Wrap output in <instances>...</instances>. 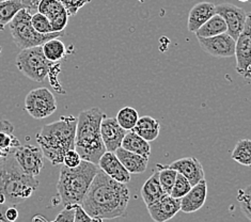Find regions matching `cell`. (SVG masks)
Returning a JSON list of instances; mask_svg holds the SVG:
<instances>
[{
    "label": "cell",
    "instance_id": "1",
    "mask_svg": "<svg viewBox=\"0 0 251 222\" xmlns=\"http://www.w3.org/2000/svg\"><path fill=\"white\" fill-rule=\"evenodd\" d=\"M129 197L126 184L115 181L100 170L80 205L91 218L115 219L125 215Z\"/></svg>",
    "mask_w": 251,
    "mask_h": 222
},
{
    "label": "cell",
    "instance_id": "2",
    "mask_svg": "<svg viewBox=\"0 0 251 222\" xmlns=\"http://www.w3.org/2000/svg\"><path fill=\"white\" fill-rule=\"evenodd\" d=\"M77 118L61 117L56 122L46 124L37 135V142L44 157L53 166L63 164L67 152L75 149Z\"/></svg>",
    "mask_w": 251,
    "mask_h": 222
},
{
    "label": "cell",
    "instance_id": "3",
    "mask_svg": "<svg viewBox=\"0 0 251 222\" xmlns=\"http://www.w3.org/2000/svg\"><path fill=\"white\" fill-rule=\"evenodd\" d=\"M105 113L98 107L83 110L77 118L75 151L82 160L98 165L101 156L106 153L100 135L101 120Z\"/></svg>",
    "mask_w": 251,
    "mask_h": 222
},
{
    "label": "cell",
    "instance_id": "4",
    "mask_svg": "<svg viewBox=\"0 0 251 222\" xmlns=\"http://www.w3.org/2000/svg\"><path fill=\"white\" fill-rule=\"evenodd\" d=\"M100 170L99 165L86 160H81L80 165L76 168L62 165L57 191L65 206L80 205Z\"/></svg>",
    "mask_w": 251,
    "mask_h": 222
},
{
    "label": "cell",
    "instance_id": "5",
    "mask_svg": "<svg viewBox=\"0 0 251 222\" xmlns=\"http://www.w3.org/2000/svg\"><path fill=\"white\" fill-rule=\"evenodd\" d=\"M39 187V181L34 176L24 172L14 155L10 154L0 165V193L5 202L16 205L29 199Z\"/></svg>",
    "mask_w": 251,
    "mask_h": 222
},
{
    "label": "cell",
    "instance_id": "6",
    "mask_svg": "<svg viewBox=\"0 0 251 222\" xmlns=\"http://www.w3.org/2000/svg\"><path fill=\"white\" fill-rule=\"evenodd\" d=\"M31 12L27 9H22L14 19L9 24L10 31L15 45L21 50L32 49V47L43 46L46 42L52 39L64 37V31L51 32L49 34H41L31 25Z\"/></svg>",
    "mask_w": 251,
    "mask_h": 222
},
{
    "label": "cell",
    "instance_id": "7",
    "mask_svg": "<svg viewBox=\"0 0 251 222\" xmlns=\"http://www.w3.org/2000/svg\"><path fill=\"white\" fill-rule=\"evenodd\" d=\"M55 64L46 59L42 46L23 49L16 57L17 69L29 79L37 82H43Z\"/></svg>",
    "mask_w": 251,
    "mask_h": 222
},
{
    "label": "cell",
    "instance_id": "8",
    "mask_svg": "<svg viewBox=\"0 0 251 222\" xmlns=\"http://www.w3.org/2000/svg\"><path fill=\"white\" fill-rule=\"evenodd\" d=\"M25 109L35 120H43L57 110V101L47 88H38L27 94Z\"/></svg>",
    "mask_w": 251,
    "mask_h": 222
},
{
    "label": "cell",
    "instance_id": "9",
    "mask_svg": "<svg viewBox=\"0 0 251 222\" xmlns=\"http://www.w3.org/2000/svg\"><path fill=\"white\" fill-rule=\"evenodd\" d=\"M14 157L24 172L30 176H37L44 167V155L40 147L21 146L14 152Z\"/></svg>",
    "mask_w": 251,
    "mask_h": 222
},
{
    "label": "cell",
    "instance_id": "10",
    "mask_svg": "<svg viewBox=\"0 0 251 222\" xmlns=\"http://www.w3.org/2000/svg\"><path fill=\"white\" fill-rule=\"evenodd\" d=\"M216 13L225 20L228 27L226 33L236 41L242 33L247 20L246 11L233 3H221L216 5Z\"/></svg>",
    "mask_w": 251,
    "mask_h": 222
},
{
    "label": "cell",
    "instance_id": "11",
    "mask_svg": "<svg viewBox=\"0 0 251 222\" xmlns=\"http://www.w3.org/2000/svg\"><path fill=\"white\" fill-rule=\"evenodd\" d=\"M201 49L215 58H230L235 56L236 41L228 33L212 38H197Z\"/></svg>",
    "mask_w": 251,
    "mask_h": 222
},
{
    "label": "cell",
    "instance_id": "12",
    "mask_svg": "<svg viewBox=\"0 0 251 222\" xmlns=\"http://www.w3.org/2000/svg\"><path fill=\"white\" fill-rule=\"evenodd\" d=\"M235 58L236 72L244 77L251 63V13L247 14L245 27L236 40Z\"/></svg>",
    "mask_w": 251,
    "mask_h": 222
},
{
    "label": "cell",
    "instance_id": "13",
    "mask_svg": "<svg viewBox=\"0 0 251 222\" xmlns=\"http://www.w3.org/2000/svg\"><path fill=\"white\" fill-rule=\"evenodd\" d=\"M38 12L45 15L51 24L53 32L64 31L69 23V13L60 0H41Z\"/></svg>",
    "mask_w": 251,
    "mask_h": 222
},
{
    "label": "cell",
    "instance_id": "14",
    "mask_svg": "<svg viewBox=\"0 0 251 222\" xmlns=\"http://www.w3.org/2000/svg\"><path fill=\"white\" fill-rule=\"evenodd\" d=\"M127 131L122 128L116 118L105 117L100 123V135L106 152L115 153L121 147L122 141Z\"/></svg>",
    "mask_w": 251,
    "mask_h": 222
},
{
    "label": "cell",
    "instance_id": "15",
    "mask_svg": "<svg viewBox=\"0 0 251 222\" xmlns=\"http://www.w3.org/2000/svg\"><path fill=\"white\" fill-rule=\"evenodd\" d=\"M147 207L151 218L155 222H167L181 211V199L165 195L161 199Z\"/></svg>",
    "mask_w": 251,
    "mask_h": 222
},
{
    "label": "cell",
    "instance_id": "16",
    "mask_svg": "<svg viewBox=\"0 0 251 222\" xmlns=\"http://www.w3.org/2000/svg\"><path fill=\"white\" fill-rule=\"evenodd\" d=\"M169 169L176 170L177 173L186 177L191 186H195L204 179V170L200 161L194 156L180 158L172 161L171 164L166 165Z\"/></svg>",
    "mask_w": 251,
    "mask_h": 222
},
{
    "label": "cell",
    "instance_id": "17",
    "mask_svg": "<svg viewBox=\"0 0 251 222\" xmlns=\"http://www.w3.org/2000/svg\"><path fill=\"white\" fill-rule=\"evenodd\" d=\"M98 165L101 171L105 172L107 175L115 179V181L122 184L129 183L130 173L125 169L115 153L106 152L100 157Z\"/></svg>",
    "mask_w": 251,
    "mask_h": 222
},
{
    "label": "cell",
    "instance_id": "18",
    "mask_svg": "<svg viewBox=\"0 0 251 222\" xmlns=\"http://www.w3.org/2000/svg\"><path fill=\"white\" fill-rule=\"evenodd\" d=\"M207 197V185L205 178L193 186L189 193L181 199V211L186 214L198 212L205 204Z\"/></svg>",
    "mask_w": 251,
    "mask_h": 222
},
{
    "label": "cell",
    "instance_id": "19",
    "mask_svg": "<svg viewBox=\"0 0 251 222\" xmlns=\"http://www.w3.org/2000/svg\"><path fill=\"white\" fill-rule=\"evenodd\" d=\"M216 14V5L212 2L202 1L190 9L187 21L189 32H196L201 26Z\"/></svg>",
    "mask_w": 251,
    "mask_h": 222
},
{
    "label": "cell",
    "instance_id": "20",
    "mask_svg": "<svg viewBox=\"0 0 251 222\" xmlns=\"http://www.w3.org/2000/svg\"><path fill=\"white\" fill-rule=\"evenodd\" d=\"M115 154L117 155L119 160L121 161L125 169L130 174H139L146 172L149 164L148 157H143L141 155L126 151V149H124L121 147L117 149Z\"/></svg>",
    "mask_w": 251,
    "mask_h": 222
},
{
    "label": "cell",
    "instance_id": "21",
    "mask_svg": "<svg viewBox=\"0 0 251 222\" xmlns=\"http://www.w3.org/2000/svg\"><path fill=\"white\" fill-rule=\"evenodd\" d=\"M158 174L159 172L156 169V171H154L152 175L147 179V182L143 184L141 188V197L147 206L151 205L167 195L161 187Z\"/></svg>",
    "mask_w": 251,
    "mask_h": 222
},
{
    "label": "cell",
    "instance_id": "22",
    "mask_svg": "<svg viewBox=\"0 0 251 222\" xmlns=\"http://www.w3.org/2000/svg\"><path fill=\"white\" fill-rule=\"evenodd\" d=\"M133 131L143 138L146 141L152 142L156 140L159 136L160 124L158 120L150 116H145L139 118L138 122H137L136 126L133 128Z\"/></svg>",
    "mask_w": 251,
    "mask_h": 222
},
{
    "label": "cell",
    "instance_id": "23",
    "mask_svg": "<svg viewBox=\"0 0 251 222\" xmlns=\"http://www.w3.org/2000/svg\"><path fill=\"white\" fill-rule=\"evenodd\" d=\"M14 126L7 120H0V149L8 156L14 154L15 149L21 147V142L13 134Z\"/></svg>",
    "mask_w": 251,
    "mask_h": 222
},
{
    "label": "cell",
    "instance_id": "24",
    "mask_svg": "<svg viewBox=\"0 0 251 222\" xmlns=\"http://www.w3.org/2000/svg\"><path fill=\"white\" fill-rule=\"evenodd\" d=\"M121 148L131 153L138 154L143 156V157H150L151 155V146L150 142L146 141L143 138L134 133L133 130H129L125 135L122 141Z\"/></svg>",
    "mask_w": 251,
    "mask_h": 222
},
{
    "label": "cell",
    "instance_id": "25",
    "mask_svg": "<svg viewBox=\"0 0 251 222\" xmlns=\"http://www.w3.org/2000/svg\"><path fill=\"white\" fill-rule=\"evenodd\" d=\"M226 31H228V27H226L225 20L216 13L204 25L197 30L195 33L197 38H212L219 34L226 33Z\"/></svg>",
    "mask_w": 251,
    "mask_h": 222
},
{
    "label": "cell",
    "instance_id": "26",
    "mask_svg": "<svg viewBox=\"0 0 251 222\" xmlns=\"http://www.w3.org/2000/svg\"><path fill=\"white\" fill-rule=\"evenodd\" d=\"M22 9H25V7L17 0H2V1H0V31H3L5 26L9 25Z\"/></svg>",
    "mask_w": 251,
    "mask_h": 222
},
{
    "label": "cell",
    "instance_id": "27",
    "mask_svg": "<svg viewBox=\"0 0 251 222\" xmlns=\"http://www.w3.org/2000/svg\"><path fill=\"white\" fill-rule=\"evenodd\" d=\"M44 56L49 61L57 63L68 55L67 47L59 39H52L42 46Z\"/></svg>",
    "mask_w": 251,
    "mask_h": 222
},
{
    "label": "cell",
    "instance_id": "28",
    "mask_svg": "<svg viewBox=\"0 0 251 222\" xmlns=\"http://www.w3.org/2000/svg\"><path fill=\"white\" fill-rule=\"evenodd\" d=\"M231 158L242 166L251 165V140L242 139L236 143V146L231 153Z\"/></svg>",
    "mask_w": 251,
    "mask_h": 222
},
{
    "label": "cell",
    "instance_id": "29",
    "mask_svg": "<svg viewBox=\"0 0 251 222\" xmlns=\"http://www.w3.org/2000/svg\"><path fill=\"white\" fill-rule=\"evenodd\" d=\"M116 119L122 128H124L126 131H129L133 130L137 122H138L139 115L138 111H137L135 108L127 106L122 108V109L118 112Z\"/></svg>",
    "mask_w": 251,
    "mask_h": 222
},
{
    "label": "cell",
    "instance_id": "30",
    "mask_svg": "<svg viewBox=\"0 0 251 222\" xmlns=\"http://www.w3.org/2000/svg\"><path fill=\"white\" fill-rule=\"evenodd\" d=\"M157 170L159 172L158 177L161 187H163L164 191L167 195H170L173 185L176 183V179L177 176V172L176 170L169 169L166 165H160L158 164L156 166Z\"/></svg>",
    "mask_w": 251,
    "mask_h": 222
},
{
    "label": "cell",
    "instance_id": "31",
    "mask_svg": "<svg viewBox=\"0 0 251 222\" xmlns=\"http://www.w3.org/2000/svg\"><path fill=\"white\" fill-rule=\"evenodd\" d=\"M191 188H193V186H191L188 179L183 176L182 174L177 173L176 183L173 185L170 196L176 197V199H182L184 196H186L189 193Z\"/></svg>",
    "mask_w": 251,
    "mask_h": 222
},
{
    "label": "cell",
    "instance_id": "32",
    "mask_svg": "<svg viewBox=\"0 0 251 222\" xmlns=\"http://www.w3.org/2000/svg\"><path fill=\"white\" fill-rule=\"evenodd\" d=\"M237 201L241 205L242 213L251 221V185L238 190Z\"/></svg>",
    "mask_w": 251,
    "mask_h": 222
},
{
    "label": "cell",
    "instance_id": "33",
    "mask_svg": "<svg viewBox=\"0 0 251 222\" xmlns=\"http://www.w3.org/2000/svg\"><path fill=\"white\" fill-rule=\"evenodd\" d=\"M31 25L35 29V31H38L41 34H49L53 32L50 22L45 15L41 14L40 12L32 14Z\"/></svg>",
    "mask_w": 251,
    "mask_h": 222
},
{
    "label": "cell",
    "instance_id": "34",
    "mask_svg": "<svg viewBox=\"0 0 251 222\" xmlns=\"http://www.w3.org/2000/svg\"><path fill=\"white\" fill-rule=\"evenodd\" d=\"M60 2L67 9L69 15L74 16L78 13V11L82 7H85L87 3L91 2V0H60Z\"/></svg>",
    "mask_w": 251,
    "mask_h": 222
},
{
    "label": "cell",
    "instance_id": "35",
    "mask_svg": "<svg viewBox=\"0 0 251 222\" xmlns=\"http://www.w3.org/2000/svg\"><path fill=\"white\" fill-rule=\"evenodd\" d=\"M81 157L79 154L77 153L75 149H71V151L67 152L63 157V164L64 166H67L69 168H76L78 167L81 163Z\"/></svg>",
    "mask_w": 251,
    "mask_h": 222
},
{
    "label": "cell",
    "instance_id": "36",
    "mask_svg": "<svg viewBox=\"0 0 251 222\" xmlns=\"http://www.w3.org/2000/svg\"><path fill=\"white\" fill-rule=\"evenodd\" d=\"M75 220V205L65 206L64 209L58 214L56 220L53 222H74Z\"/></svg>",
    "mask_w": 251,
    "mask_h": 222
},
{
    "label": "cell",
    "instance_id": "37",
    "mask_svg": "<svg viewBox=\"0 0 251 222\" xmlns=\"http://www.w3.org/2000/svg\"><path fill=\"white\" fill-rule=\"evenodd\" d=\"M93 218L89 216L81 205H75V220L74 222H92Z\"/></svg>",
    "mask_w": 251,
    "mask_h": 222
},
{
    "label": "cell",
    "instance_id": "38",
    "mask_svg": "<svg viewBox=\"0 0 251 222\" xmlns=\"http://www.w3.org/2000/svg\"><path fill=\"white\" fill-rule=\"evenodd\" d=\"M0 1H2V0H0ZM17 1L21 2L25 9L29 10V11H32V10H38V5L40 3L41 0H17Z\"/></svg>",
    "mask_w": 251,
    "mask_h": 222
},
{
    "label": "cell",
    "instance_id": "39",
    "mask_svg": "<svg viewBox=\"0 0 251 222\" xmlns=\"http://www.w3.org/2000/svg\"><path fill=\"white\" fill-rule=\"evenodd\" d=\"M5 216H7V218L12 221V222H15L19 218V211L15 207H8L7 212H5Z\"/></svg>",
    "mask_w": 251,
    "mask_h": 222
},
{
    "label": "cell",
    "instance_id": "40",
    "mask_svg": "<svg viewBox=\"0 0 251 222\" xmlns=\"http://www.w3.org/2000/svg\"><path fill=\"white\" fill-rule=\"evenodd\" d=\"M8 207L9 206L5 203L0 204V222H12L7 218V216H5V212H7Z\"/></svg>",
    "mask_w": 251,
    "mask_h": 222
},
{
    "label": "cell",
    "instance_id": "41",
    "mask_svg": "<svg viewBox=\"0 0 251 222\" xmlns=\"http://www.w3.org/2000/svg\"><path fill=\"white\" fill-rule=\"evenodd\" d=\"M244 78H250V79H251V63H250V65L248 67V70L246 72V74H245Z\"/></svg>",
    "mask_w": 251,
    "mask_h": 222
},
{
    "label": "cell",
    "instance_id": "42",
    "mask_svg": "<svg viewBox=\"0 0 251 222\" xmlns=\"http://www.w3.org/2000/svg\"><path fill=\"white\" fill-rule=\"evenodd\" d=\"M4 203H5V197L1 193H0V204H4Z\"/></svg>",
    "mask_w": 251,
    "mask_h": 222
},
{
    "label": "cell",
    "instance_id": "43",
    "mask_svg": "<svg viewBox=\"0 0 251 222\" xmlns=\"http://www.w3.org/2000/svg\"><path fill=\"white\" fill-rule=\"evenodd\" d=\"M92 222H103V221H101V219H97V218H93Z\"/></svg>",
    "mask_w": 251,
    "mask_h": 222
},
{
    "label": "cell",
    "instance_id": "44",
    "mask_svg": "<svg viewBox=\"0 0 251 222\" xmlns=\"http://www.w3.org/2000/svg\"><path fill=\"white\" fill-rule=\"evenodd\" d=\"M238 1H241V2H247V1H250V0H238Z\"/></svg>",
    "mask_w": 251,
    "mask_h": 222
},
{
    "label": "cell",
    "instance_id": "45",
    "mask_svg": "<svg viewBox=\"0 0 251 222\" xmlns=\"http://www.w3.org/2000/svg\"><path fill=\"white\" fill-rule=\"evenodd\" d=\"M3 160V159H2ZM2 160H0V165H1V163H2Z\"/></svg>",
    "mask_w": 251,
    "mask_h": 222
},
{
    "label": "cell",
    "instance_id": "46",
    "mask_svg": "<svg viewBox=\"0 0 251 222\" xmlns=\"http://www.w3.org/2000/svg\"><path fill=\"white\" fill-rule=\"evenodd\" d=\"M250 2H251V0H250Z\"/></svg>",
    "mask_w": 251,
    "mask_h": 222
},
{
    "label": "cell",
    "instance_id": "47",
    "mask_svg": "<svg viewBox=\"0 0 251 222\" xmlns=\"http://www.w3.org/2000/svg\"><path fill=\"white\" fill-rule=\"evenodd\" d=\"M250 167H251V165H250Z\"/></svg>",
    "mask_w": 251,
    "mask_h": 222
}]
</instances>
